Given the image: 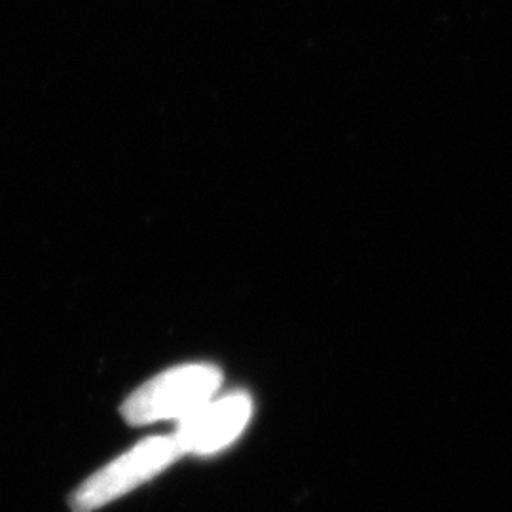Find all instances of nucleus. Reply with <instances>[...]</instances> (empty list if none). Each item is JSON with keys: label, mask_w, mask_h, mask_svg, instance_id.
<instances>
[{"label": "nucleus", "mask_w": 512, "mask_h": 512, "mask_svg": "<svg viewBox=\"0 0 512 512\" xmlns=\"http://www.w3.org/2000/svg\"><path fill=\"white\" fill-rule=\"evenodd\" d=\"M184 452L173 437L148 439L90 476L71 497V511L95 512L158 475Z\"/></svg>", "instance_id": "f03ea898"}, {"label": "nucleus", "mask_w": 512, "mask_h": 512, "mask_svg": "<svg viewBox=\"0 0 512 512\" xmlns=\"http://www.w3.org/2000/svg\"><path fill=\"white\" fill-rule=\"evenodd\" d=\"M251 416V401L245 395L203 404L200 410L184 418L175 433L183 452L211 454L230 444L243 431Z\"/></svg>", "instance_id": "7ed1b4c3"}, {"label": "nucleus", "mask_w": 512, "mask_h": 512, "mask_svg": "<svg viewBox=\"0 0 512 512\" xmlns=\"http://www.w3.org/2000/svg\"><path fill=\"white\" fill-rule=\"evenodd\" d=\"M219 370L215 366H181L156 376L139 387L122 406V414L131 425L188 418L219 389Z\"/></svg>", "instance_id": "f257e3e1"}]
</instances>
